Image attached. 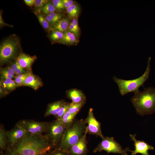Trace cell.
Listing matches in <instances>:
<instances>
[{"mask_svg": "<svg viewBox=\"0 0 155 155\" xmlns=\"http://www.w3.org/2000/svg\"><path fill=\"white\" fill-rule=\"evenodd\" d=\"M93 150V152H101L103 150L108 153L119 154L127 155V152H130L129 148L122 149L120 144L114 140L113 137H104Z\"/></svg>", "mask_w": 155, "mask_h": 155, "instance_id": "6", "label": "cell"}, {"mask_svg": "<svg viewBox=\"0 0 155 155\" xmlns=\"http://www.w3.org/2000/svg\"><path fill=\"white\" fill-rule=\"evenodd\" d=\"M67 30L73 33L78 39L79 38L80 31L77 18L73 19L69 23Z\"/></svg>", "mask_w": 155, "mask_h": 155, "instance_id": "22", "label": "cell"}, {"mask_svg": "<svg viewBox=\"0 0 155 155\" xmlns=\"http://www.w3.org/2000/svg\"><path fill=\"white\" fill-rule=\"evenodd\" d=\"M76 115L71 114L67 111L62 117L58 120L67 129L73 123Z\"/></svg>", "mask_w": 155, "mask_h": 155, "instance_id": "18", "label": "cell"}, {"mask_svg": "<svg viewBox=\"0 0 155 155\" xmlns=\"http://www.w3.org/2000/svg\"><path fill=\"white\" fill-rule=\"evenodd\" d=\"M16 75L23 74L27 72L28 71H26L20 66L16 61L13 63L10 66Z\"/></svg>", "mask_w": 155, "mask_h": 155, "instance_id": "25", "label": "cell"}, {"mask_svg": "<svg viewBox=\"0 0 155 155\" xmlns=\"http://www.w3.org/2000/svg\"><path fill=\"white\" fill-rule=\"evenodd\" d=\"M83 119L75 120L66 129L58 145L55 148L67 152L72 146L77 143L83 136L86 127Z\"/></svg>", "mask_w": 155, "mask_h": 155, "instance_id": "3", "label": "cell"}, {"mask_svg": "<svg viewBox=\"0 0 155 155\" xmlns=\"http://www.w3.org/2000/svg\"><path fill=\"white\" fill-rule=\"evenodd\" d=\"M63 35V32L58 30H54L51 34L50 37L53 41H59L62 39Z\"/></svg>", "mask_w": 155, "mask_h": 155, "instance_id": "29", "label": "cell"}, {"mask_svg": "<svg viewBox=\"0 0 155 155\" xmlns=\"http://www.w3.org/2000/svg\"><path fill=\"white\" fill-rule=\"evenodd\" d=\"M71 103V105L68 111L71 114L76 116L81 108L86 103V102H82L75 104Z\"/></svg>", "mask_w": 155, "mask_h": 155, "instance_id": "24", "label": "cell"}, {"mask_svg": "<svg viewBox=\"0 0 155 155\" xmlns=\"http://www.w3.org/2000/svg\"><path fill=\"white\" fill-rule=\"evenodd\" d=\"M23 74H21L15 75L14 80L15 82L19 86H23L24 80L26 78L28 72Z\"/></svg>", "mask_w": 155, "mask_h": 155, "instance_id": "27", "label": "cell"}, {"mask_svg": "<svg viewBox=\"0 0 155 155\" xmlns=\"http://www.w3.org/2000/svg\"><path fill=\"white\" fill-rule=\"evenodd\" d=\"M151 60V57H149L145 72L141 76L137 78L126 80L119 78L115 76L113 77V80L118 86L120 93L121 96H124L129 92H135L139 90L140 86H144V82L149 77Z\"/></svg>", "mask_w": 155, "mask_h": 155, "instance_id": "4", "label": "cell"}, {"mask_svg": "<svg viewBox=\"0 0 155 155\" xmlns=\"http://www.w3.org/2000/svg\"><path fill=\"white\" fill-rule=\"evenodd\" d=\"M47 2H48L47 0H36L35 5L37 7H43Z\"/></svg>", "mask_w": 155, "mask_h": 155, "instance_id": "35", "label": "cell"}, {"mask_svg": "<svg viewBox=\"0 0 155 155\" xmlns=\"http://www.w3.org/2000/svg\"><path fill=\"white\" fill-rule=\"evenodd\" d=\"M87 133L88 132L86 127L81 139L77 143L72 146L67 152L68 155H88L89 151L87 148L88 141L86 138Z\"/></svg>", "mask_w": 155, "mask_h": 155, "instance_id": "11", "label": "cell"}, {"mask_svg": "<svg viewBox=\"0 0 155 155\" xmlns=\"http://www.w3.org/2000/svg\"><path fill=\"white\" fill-rule=\"evenodd\" d=\"M36 59V56L21 53L17 57L16 61L25 69L31 71L32 65Z\"/></svg>", "mask_w": 155, "mask_h": 155, "instance_id": "13", "label": "cell"}, {"mask_svg": "<svg viewBox=\"0 0 155 155\" xmlns=\"http://www.w3.org/2000/svg\"><path fill=\"white\" fill-rule=\"evenodd\" d=\"M27 133L25 129L19 122L16 123L12 129L7 131L9 145L8 147L14 145Z\"/></svg>", "mask_w": 155, "mask_h": 155, "instance_id": "10", "label": "cell"}, {"mask_svg": "<svg viewBox=\"0 0 155 155\" xmlns=\"http://www.w3.org/2000/svg\"><path fill=\"white\" fill-rule=\"evenodd\" d=\"M86 124L88 133L100 137L102 139L104 137L102 134L101 128V123L95 118L93 109L90 108L87 118L84 120Z\"/></svg>", "mask_w": 155, "mask_h": 155, "instance_id": "9", "label": "cell"}, {"mask_svg": "<svg viewBox=\"0 0 155 155\" xmlns=\"http://www.w3.org/2000/svg\"><path fill=\"white\" fill-rule=\"evenodd\" d=\"M56 8L53 4L50 2H48L42 7V11L43 13L48 14L54 12Z\"/></svg>", "mask_w": 155, "mask_h": 155, "instance_id": "26", "label": "cell"}, {"mask_svg": "<svg viewBox=\"0 0 155 155\" xmlns=\"http://www.w3.org/2000/svg\"><path fill=\"white\" fill-rule=\"evenodd\" d=\"M49 155H68L67 152L55 148V150L49 153Z\"/></svg>", "mask_w": 155, "mask_h": 155, "instance_id": "33", "label": "cell"}, {"mask_svg": "<svg viewBox=\"0 0 155 155\" xmlns=\"http://www.w3.org/2000/svg\"><path fill=\"white\" fill-rule=\"evenodd\" d=\"M62 1L64 7L66 9L69 7L74 3L73 1L72 0H62Z\"/></svg>", "mask_w": 155, "mask_h": 155, "instance_id": "36", "label": "cell"}, {"mask_svg": "<svg viewBox=\"0 0 155 155\" xmlns=\"http://www.w3.org/2000/svg\"><path fill=\"white\" fill-rule=\"evenodd\" d=\"M5 91L4 90L1 86L0 87V94L1 97L4 96L6 95V93H5Z\"/></svg>", "mask_w": 155, "mask_h": 155, "instance_id": "40", "label": "cell"}, {"mask_svg": "<svg viewBox=\"0 0 155 155\" xmlns=\"http://www.w3.org/2000/svg\"><path fill=\"white\" fill-rule=\"evenodd\" d=\"M8 140L6 131L2 126L0 127V148L3 150L7 149Z\"/></svg>", "mask_w": 155, "mask_h": 155, "instance_id": "21", "label": "cell"}, {"mask_svg": "<svg viewBox=\"0 0 155 155\" xmlns=\"http://www.w3.org/2000/svg\"><path fill=\"white\" fill-rule=\"evenodd\" d=\"M130 139L134 142V145L135 150H131L132 155H136L139 153L142 155H150L148 152L149 150H154V147L148 144L143 140H137L135 138L136 135L130 134Z\"/></svg>", "mask_w": 155, "mask_h": 155, "instance_id": "12", "label": "cell"}, {"mask_svg": "<svg viewBox=\"0 0 155 155\" xmlns=\"http://www.w3.org/2000/svg\"><path fill=\"white\" fill-rule=\"evenodd\" d=\"M41 155H49V152L43 154Z\"/></svg>", "mask_w": 155, "mask_h": 155, "instance_id": "41", "label": "cell"}, {"mask_svg": "<svg viewBox=\"0 0 155 155\" xmlns=\"http://www.w3.org/2000/svg\"><path fill=\"white\" fill-rule=\"evenodd\" d=\"M131 101L136 113L141 116L151 115L155 112V88L148 87L142 91L134 92Z\"/></svg>", "mask_w": 155, "mask_h": 155, "instance_id": "2", "label": "cell"}, {"mask_svg": "<svg viewBox=\"0 0 155 155\" xmlns=\"http://www.w3.org/2000/svg\"><path fill=\"white\" fill-rule=\"evenodd\" d=\"M59 42L65 44L73 45L78 42V39L73 33L67 30L64 33L63 37Z\"/></svg>", "mask_w": 155, "mask_h": 155, "instance_id": "17", "label": "cell"}, {"mask_svg": "<svg viewBox=\"0 0 155 155\" xmlns=\"http://www.w3.org/2000/svg\"><path fill=\"white\" fill-rule=\"evenodd\" d=\"M45 18L49 22L53 25L55 24L60 20L54 18L48 14L47 15Z\"/></svg>", "mask_w": 155, "mask_h": 155, "instance_id": "34", "label": "cell"}, {"mask_svg": "<svg viewBox=\"0 0 155 155\" xmlns=\"http://www.w3.org/2000/svg\"><path fill=\"white\" fill-rule=\"evenodd\" d=\"M71 105V103L67 102L61 108L58 114L55 116L56 119H58L61 118Z\"/></svg>", "mask_w": 155, "mask_h": 155, "instance_id": "28", "label": "cell"}, {"mask_svg": "<svg viewBox=\"0 0 155 155\" xmlns=\"http://www.w3.org/2000/svg\"><path fill=\"white\" fill-rule=\"evenodd\" d=\"M0 86L5 91H11L19 86L14 80L11 79L1 80Z\"/></svg>", "mask_w": 155, "mask_h": 155, "instance_id": "20", "label": "cell"}, {"mask_svg": "<svg viewBox=\"0 0 155 155\" xmlns=\"http://www.w3.org/2000/svg\"><path fill=\"white\" fill-rule=\"evenodd\" d=\"M69 23L67 18H63L53 25V29L54 30H58L64 33L68 30Z\"/></svg>", "mask_w": 155, "mask_h": 155, "instance_id": "19", "label": "cell"}, {"mask_svg": "<svg viewBox=\"0 0 155 155\" xmlns=\"http://www.w3.org/2000/svg\"><path fill=\"white\" fill-rule=\"evenodd\" d=\"M66 93L67 97L71 100V102L73 104L86 101V96L80 90L72 89L67 91Z\"/></svg>", "mask_w": 155, "mask_h": 155, "instance_id": "15", "label": "cell"}, {"mask_svg": "<svg viewBox=\"0 0 155 155\" xmlns=\"http://www.w3.org/2000/svg\"><path fill=\"white\" fill-rule=\"evenodd\" d=\"M53 148L45 135L28 133L14 145L8 147L4 155H41Z\"/></svg>", "mask_w": 155, "mask_h": 155, "instance_id": "1", "label": "cell"}, {"mask_svg": "<svg viewBox=\"0 0 155 155\" xmlns=\"http://www.w3.org/2000/svg\"><path fill=\"white\" fill-rule=\"evenodd\" d=\"M27 133L33 135H40L46 131L49 123L48 122H40L23 119L18 122Z\"/></svg>", "mask_w": 155, "mask_h": 155, "instance_id": "8", "label": "cell"}, {"mask_svg": "<svg viewBox=\"0 0 155 155\" xmlns=\"http://www.w3.org/2000/svg\"><path fill=\"white\" fill-rule=\"evenodd\" d=\"M0 26L1 28L5 26H8L12 27L13 26L6 23L3 20L2 17V12L0 11Z\"/></svg>", "mask_w": 155, "mask_h": 155, "instance_id": "37", "label": "cell"}, {"mask_svg": "<svg viewBox=\"0 0 155 155\" xmlns=\"http://www.w3.org/2000/svg\"><path fill=\"white\" fill-rule=\"evenodd\" d=\"M1 80L7 79H12L15 76L11 75L4 70L3 68L0 69Z\"/></svg>", "mask_w": 155, "mask_h": 155, "instance_id": "31", "label": "cell"}, {"mask_svg": "<svg viewBox=\"0 0 155 155\" xmlns=\"http://www.w3.org/2000/svg\"><path fill=\"white\" fill-rule=\"evenodd\" d=\"M52 2L56 8L58 9H63L65 8L62 0H53Z\"/></svg>", "mask_w": 155, "mask_h": 155, "instance_id": "32", "label": "cell"}, {"mask_svg": "<svg viewBox=\"0 0 155 155\" xmlns=\"http://www.w3.org/2000/svg\"><path fill=\"white\" fill-rule=\"evenodd\" d=\"M66 11L69 17L73 19L78 18L80 13V8L77 4L74 3L67 8Z\"/></svg>", "mask_w": 155, "mask_h": 155, "instance_id": "23", "label": "cell"}, {"mask_svg": "<svg viewBox=\"0 0 155 155\" xmlns=\"http://www.w3.org/2000/svg\"><path fill=\"white\" fill-rule=\"evenodd\" d=\"M67 103L64 100H58L49 104L44 114V117L51 115L56 116L62 107Z\"/></svg>", "mask_w": 155, "mask_h": 155, "instance_id": "16", "label": "cell"}, {"mask_svg": "<svg viewBox=\"0 0 155 155\" xmlns=\"http://www.w3.org/2000/svg\"><path fill=\"white\" fill-rule=\"evenodd\" d=\"M24 1L25 3L28 6H32L35 4V0H24Z\"/></svg>", "mask_w": 155, "mask_h": 155, "instance_id": "39", "label": "cell"}, {"mask_svg": "<svg viewBox=\"0 0 155 155\" xmlns=\"http://www.w3.org/2000/svg\"><path fill=\"white\" fill-rule=\"evenodd\" d=\"M48 14L54 18L58 19L60 20L62 19V16L61 14L55 12L51 13Z\"/></svg>", "mask_w": 155, "mask_h": 155, "instance_id": "38", "label": "cell"}, {"mask_svg": "<svg viewBox=\"0 0 155 155\" xmlns=\"http://www.w3.org/2000/svg\"><path fill=\"white\" fill-rule=\"evenodd\" d=\"M43 84L39 78L33 74L31 71H29L24 80L23 86L30 87L36 90L42 86Z\"/></svg>", "mask_w": 155, "mask_h": 155, "instance_id": "14", "label": "cell"}, {"mask_svg": "<svg viewBox=\"0 0 155 155\" xmlns=\"http://www.w3.org/2000/svg\"><path fill=\"white\" fill-rule=\"evenodd\" d=\"M37 18L40 24L42 27L46 29H51L49 22L47 20L40 15H38Z\"/></svg>", "mask_w": 155, "mask_h": 155, "instance_id": "30", "label": "cell"}, {"mask_svg": "<svg viewBox=\"0 0 155 155\" xmlns=\"http://www.w3.org/2000/svg\"><path fill=\"white\" fill-rule=\"evenodd\" d=\"M66 129L58 119L49 122L45 135L54 148L60 142Z\"/></svg>", "mask_w": 155, "mask_h": 155, "instance_id": "7", "label": "cell"}, {"mask_svg": "<svg viewBox=\"0 0 155 155\" xmlns=\"http://www.w3.org/2000/svg\"><path fill=\"white\" fill-rule=\"evenodd\" d=\"M20 49V40L18 36L14 34L9 36L0 45V63H8L15 58Z\"/></svg>", "mask_w": 155, "mask_h": 155, "instance_id": "5", "label": "cell"}]
</instances>
